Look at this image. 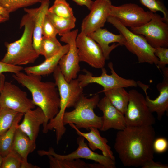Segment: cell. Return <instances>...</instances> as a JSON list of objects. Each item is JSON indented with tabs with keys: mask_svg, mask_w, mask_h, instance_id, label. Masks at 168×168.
I'll use <instances>...</instances> for the list:
<instances>
[{
	"mask_svg": "<svg viewBox=\"0 0 168 168\" xmlns=\"http://www.w3.org/2000/svg\"><path fill=\"white\" fill-rule=\"evenodd\" d=\"M141 167L142 168H168L167 165L154 162L153 160H151L146 162Z\"/></svg>",
	"mask_w": 168,
	"mask_h": 168,
	"instance_id": "obj_38",
	"label": "cell"
},
{
	"mask_svg": "<svg viewBox=\"0 0 168 168\" xmlns=\"http://www.w3.org/2000/svg\"><path fill=\"white\" fill-rule=\"evenodd\" d=\"M47 156L50 168H105L103 166L99 163H87L80 159H61L50 155Z\"/></svg>",
	"mask_w": 168,
	"mask_h": 168,
	"instance_id": "obj_26",
	"label": "cell"
},
{
	"mask_svg": "<svg viewBox=\"0 0 168 168\" xmlns=\"http://www.w3.org/2000/svg\"><path fill=\"white\" fill-rule=\"evenodd\" d=\"M3 157L0 155V168H1Z\"/></svg>",
	"mask_w": 168,
	"mask_h": 168,
	"instance_id": "obj_43",
	"label": "cell"
},
{
	"mask_svg": "<svg viewBox=\"0 0 168 168\" xmlns=\"http://www.w3.org/2000/svg\"><path fill=\"white\" fill-rule=\"evenodd\" d=\"M154 54L159 60L157 67L162 69L168 64V48L163 47L155 48Z\"/></svg>",
	"mask_w": 168,
	"mask_h": 168,
	"instance_id": "obj_34",
	"label": "cell"
},
{
	"mask_svg": "<svg viewBox=\"0 0 168 168\" xmlns=\"http://www.w3.org/2000/svg\"><path fill=\"white\" fill-rule=\"evenodd\" d=\"M41 77L21 72L13 73L12 75L15 80L30 91L33 103L44 112L45 121L43 125V131L49 121L58 114L60 109V98L55 82L43 81Z\"/></svg>",
	"mask_w": 168,
	"mask_h": 168,
	"instance_id": "obj_2",
	"label": "cell"
},
{
	"mask_svg": "<svg viewBox=\"0 0 168 168\" xmlns=\"http://www.w3.org/2000/svg\"><path fill=\"white\" fill-rule=\"evenodd\" d=\"M76 44L80 62H85L96 68L104 67L106 60L103 52L93 39L81 31L77 35Z\"/></svg>",
	"mask_w": 168,
	"mask_h": 168,
	"instance_id": "obj_14",
	"label": "cell"
},
{
	"mask_svg": "<svg viewBox=\"0 0 168 168\" xmlns=\"http://www.w3.org/2000/svg\"><path fill=\"white\" fill-rule=\"evenodd\" d=\"M10 13L0 6V15L9 19Z\"/></svg>",
	"mask_w": 168,
	"mask_h": 168,
	"instance_id": "obj_40",
	"label": "cell"
},
{
	"mask_svg": "<svg viewBox=\"0 0 168 168\" xmlns=\"http://www.w3.org/2000/svg\"><path fill=\"white\" fill-rule=\"evenodd\" d=\"M23 115L18 113L11 127L0 136V155L3 157L12 151L16 132Z\"/></svg>",
	"mask_w": 168,
	"mask_h": 168,
	"instance_id": "obj_25",
	"label": "cell"
},
{
	"mask_svg": "<svg viewBox=\"0 0 168 168\" xmlns=\"http://www.w3.org/2000/svg\"><path fill=\"white\" fill-rule=\"evenodd\" d=\"M131 31L143 36L153 47H168V23L160 15L152 14L151 20L139 27L130 28Z\"/></svg>",
	"mask_w": 168,
	"mask_h": 168,
	"instance_id": "obj_8",
	"label": "cell"
},
{
	"mask_svg": "<svg viewBox=\"0 0 168 168\" xmlns=\"http://www.w3.org/2000/svg\"><path fill=\"white\" fill-rule=\"evenodd\" d=\"M78 30L75 29L61 36L60 40L68 44L69 49L66 54L59 60L58 66L66 80L69 82L77 78L80 70L77 49L76 40Z\"/></svg>",
	"mask_w": 168,
	"mask_h": 168,
	"instance_id": "obj_10",
	"label": "cell"
},
{
	"mask_svg": "<svg viewBox=\"0 0 168 168\" xmlns=\"http://www.w3.org/2000/svg\"><path fill=\"white\" fill-rule=\"evenodd\" d=\"M107 21L124 36L126 40L124 46L137 56L139 63H146L157 66L159 60L154 54L155 48L148 43L143 36L133 33L114 17L109 16Z\"/></svg>",
	"mask_w": 168,
	"mask_h": 168,
	"instance_id": "obj_6",
	"label": "cell"
},
{
	"mask_svg": "<svg viewBox=\"0 0 168 168\" xmlns=\"http://www.w3.org/2000/svg\"><path fill=\"white\" fill-rule=\"evenodd\" d=\"M143 5L148 8L150 11L156 13L160 12L163 15L164 21L168 23V11L162 0H139Z\"/></svg>",
	"mask_w": 168,
	"mask_h": 168,
	"instance_id": "obj_32",
	"label": "cell"
},
{
	"mask_svg": "<svg viewBox=\"0 0 168 168\" xmlns=\"http://www.w3.org/2000/svg\"><path fill=\"white\" fill-rule=\"evenodd\" d=\"M1 105L0 104V109L1 108Z\"/></svg>",
	"mask_w": 168,
	"mask_h": 168,
	"instance_id": "obj_44",
	"label": "cell"
},
{
	"mask_svg": "<svg viewBox=\"0 0 168 168\" xmlns=\"http://www.w3.org/2000/svg\"><path fill=\"white\" fill-rule=\"evenodd\" d=\"M24 114V118L18 128L32 140L35 142L40 127L45 121V116L42 110L38 107Z\"/></svg>",
	"mask_w": 168,
	"mask_h": 168,
	"instance_id": "obj_20",
	"label": "cell"
},
{
	"mask_svg": "<svg viewBox=\"0 0 168 168\" xmlns=\"http://www.w3.org/2000/svg\"><path fill=\"white\" fill-rule=\"evenodd\" d=\"M154 152L162 153L166 152L168 148V141L164 137H160L155 138L153 143Z\"/></svg>",
	"mask_w": 168,
	"mask_h": 168,
	"instance_id": "obj_36",
	"label": "cell"
},
{
	"mask_svg": "<svg viewBox=\"0 0 168 168\" xmlns=\"http://www.w3.org/2000/svg\"><path fill=\"white\" fill-rule=\"evenodd\" d=\"M97 106L103 113L101 131H105L110 128L120 130L126 126L124 115L111 104L106 96L100 100Z\"/></svg>",
	"mask_w": 168,
	"mask_h": 168,
	"instance_id": "obj_17",
	"label": "cell"
},
{
	"mask_svg": "<svg viewBox=\"0 0 168 168\" xmlns=\"http://www.w3.org/2000/svg\"><path fill=\"white\" fill-rule=\"evenodd\" d=\"M43 0H0V6L10 13L32 5Z\"/></svg>",
	"mask_w": 168,
	"mask_h": 168,
	"instance_id": "obj_30",
	"label": "cell"
},
{
	"mask_svg": "<svg viewBox=\"0 0 168 168\" xmlns=\"http://www.w3.org/2000/svg\"><path fill=\"white\" fill-rule=\"evenodd\" d=\"M18 113L9 109L1 107L0 109V136L11 127Z\"/></svg>",
	"mask_w": 168,
	"mask_h": 168,
	"instance_id": "obj_31",
	"label": "cell"
},
{
	"mask_svg": "<svg viewBox=\"0 0 168 168\" xmlns=\"http://www.w3.org/2000/svg\"><path fill=\"white\" fill-rule=\"evenodd\" d=\"M48 12L57 16L66 18L75 17L72 8L66 0H55Z\"/></svg>",
	"mask_w": 168,
	"mask_h": 168,
	"instance_id": "obj_29",
	"label": "cell"
},
{
	"mask_svg": "<svg viewBox=\"0 0 168 168\" xmlns=\"http://www.w3.org/2000/svg\"><path fill=\"white\" fill-rule=\"evenodd\" d=\"M40 3V6L38 7L30 8H25L24 9V11L30 16L33 21V45L39 54L43 36L42 26L44 19L49 8L50 2L49 0H43Z\"/></svg>",
	"mask_w": 168,
	"mask_h": 168,
	"instance_id": "obj_19",
	"label": "cell"
},
{
	"mask_svg": "<svg viewBox=\"0 0 168 168\" xmlns=\"http://www.w3.org/2000/svg\"><path fill=\"white\" fill-rule=\"evenodd\" d=\"M129 100L124 116L127 126L152 125L156 119L150 110L145 97L136 90L128 92Z\"/></svg>",
	"mask_w": 168,
	"mask_h": 168,
	"instance_id": "obj_7",
	"label": "cell"
},
{
	"mask_svg": "<svg viewBox=\"0 0 168 168\" xmlns=\"http://www.w3.org/2000/svg\"><path fill=\"white\" fill-rule=\"evenodd\" d=\"M0 104L1 107L23 114L35 106L32 100L28 97L26 92L8 81H5L0 93Z\"/></svg>",
	"mask_w": 168,
	"mask_h": 168,
	"instance_id": "obj_13",
	"label": "cell"
},
{
	"mask_svg": "<svg viewBox=\"0 0 168 168\" xmlns=\"http://www.w3.org/2000/svg\"><path fill=\"white\" fill-rule=\"evenodd\" d=\"M22 161L20 156L12 150L3 157L1 168H21Z\"/></svg>",
	"mask_w": 168,
	"mask_h": 168,
	"instance_id": "obj_33",
	"label": "cell"
},
{
	"mask_svg": "<svg viewBox=\"0 0 168 168\" xmlns=\"http://www.w3.org/2000/svg\"><path fill=\"white\" fill-rule=\"evenodd\" d=\"M8 19L0 15V23L4 22Z\"/></svg>",
	"mask_w": 168,
	"mask_h": 168,
	"instance_id": "obj_42",
	"label": "cell"
},
{
	"mask_svg": "<svg viewBox=\"0 0 168 168\" xmlns=\"http://www.w3.org/2000/svg\"><path fill=\"white\" fill-rule=\"evenodd\" d=\"M36 148L35 142L31 140L18 127L16 132L12 150L18 153L22 161H27L29 154Z\"/></svg>",
	"mask_w": 168,
	"mask_h": 168,
	"instance_id": "obj_23",
	"label": "cell"
},
{
	"mask_svg": "<svg viewBox=\"0 0 168 168\" xmlns=\"http://www.w3.org/2000/svg\"><path fill=\"white\" fill-rule=\"evenodd\" d=\"M5 82V77L3 73L0 75V93L2 91Z\"/></svg>",
	"mask_w": 168,
	"mask_h": 168,
	"instance_id": "obj_41",
	"label": "cell"
},
{
	"mask_svg": "<svg viewBox=\"0 0 168 168\" xmlns=\"http://www.w3.org/2000/svg\"><path fill=\"white\" fill-rule=\"evenodd\" d=\"M156 133L152 125L126 126L116 133L114 148L125 166H142L153 160Z\"/></svg>",
	"mask_w": 168,
	"mask_h": 168,
	"instance_id": "obj_1",
	"label": "cell"
},
{
	"mask_svg": "<svg viewBox=\"0 0 168 168\" xmlns=\"http://www.w3.org/2000/svg\"><path fill=\"white\" fill-rule=\"evenodd\" d=\"M100 46L105 60L109 59L111 52L119 45H124L126 40L121 34H113L105 29L100 28L88 35Z\"/></svg>",
	"mask_w": 168,
	"mask_h": 168,
	"instance_id": "obj_18",
	"label": "cell"
},
{
	"mask_svg": "<svg viewBox=\"0 0 168 168\" xmlns=\"http://www.w3.org/2000/svg\"><path fill=\"white\" fill-rule=\"evenodd\" d=\"M123 87L107 90H102L98 93L103 92L111 104L124 115L129 100V94Z\"/></svg>",
	"mask_w": 168,
	"mask_h": 168,
	"instance_id": "obj_24",
	"label": "cell"
},
{
	"mask_svg": "<svg viewBox=\"0 0 168 168\" xmlns=\"http://www.w3.org/2000/svg\"><path fill=\"white\" fill-rule=\"evenodd\" d=\"M152 14L137 4L128 3L119 6L112 5L109 16L116 18L126 27L131 28L140 26L149 21Z\"/></svg>",
	"mask_w": 168,
	"mask_h": 168,
	"instance_id": "obj_11",
	"label": "cell"
},
{
	"mask_svg": "<svg viewBox=\"0 0 168 168\" xmlns=\"http://www.w3.org/2000/svg\"><path fill=\"white\" fill-rule=\"evenodd\" d=\"M68 44L63 45L61 49L57 54L47 59L41 63L37 65L25 68L24 70L26 73L39 76L47 75L53 73L58 65L61 58L68 51Z\"/></svg>",
	"mask_w": 168,
	"mask_h": 168,
	"instance_id": "obj_22",
	"label": "cell"
},
{
	"mask_svg": "<svg viewBox=\"0 0 168 168\" xmlns=\"http://www.w3.org/2000/svg\"><path fill=\"white\" fill-rule=\"evenodd\" d=\"M24 27L23 34L19 39L12 43H5L7 52L1 60L2 62L21 66L33 63L39 57L40 54L33 45V22L27 13L23 16L20 21V28Z\"/></svg>",
	"mask_w": 168,
	"mask_h": 168,
	"instance_id": "obj_4",
	"label": "cell"
},
{
	"mask_svg": "<svg viewBox=\"0 0 168 168\" xmlns=\"http://www.w3.org/2000/svg\"><path fill=\"white\" fill-rule=\"evenodd\" d=\"M77 5L80 6H85L90 10L94 1L92 0H72Z\"/></svg>",
	"mask_w": 168,
	"mask_h": 168,
	"instance_id": "obj_39",
	"label": "cell"
},
{
	"mask_svg": "<svg viewBox=\"0 0 168 168\" xmlns=\"http://www.w3.org/2000/svg\"><path fill=\"white\" fill-rule=\"evenodd\" d=\"M42 32L43 36L49 38L56 37L58 34L55 27L46 15L43 22Z\"/></svg>",
	"mask_w": 168,
	"mask_h": 168,
	"instance_id": "obj_35",
	"label": "cell"
},
{
	"mask_svg": "<svg viewBox=\"0 0 168 168\" xmlns=\"http://www.w3.org/2000/svg\"><path fill=\"white\" fill-rule=\"evenodd\" d=\"M46 16L56 28L58 34L61 36L75 27L76 19L66 18L57 16L48 12Z\"/></svg>",
	"mask_w": 168,
	"mask_h": 168,
	"instance_id": "obj_27",
	"label": "cell"
},
{
	"mask_svg": "<svg viewBox=\"0 0 168 168\" xmlns=\"http://www.w3.org/2000/svg\"><path fill=\"white\" fill-rule=\"evenodd\" d=\"M85 138L81 136L77 138L78 145L77 149L70 153L65 155L58 154L53 148H50L48 151L40 150L38 152L40 156L50 155L55 157L61 159L74 160L80 158L94 161L103 166L105 168H115L116 163L114 160L104 155L94 152L88 147L85 141Z\"/></svg>",
	"mask_w": 168,
	"mask_h": 168,
	"instance_id": "obj_12",
	"label": "cell"
},
{
	"mask_svg": "<svg viewBox=\"0 0 168 168\" xmlns=\"http://www.w3.org/2000/svg\"><path fill=\"white\" fill-rule=\"evenodd\" d=\"M24 69L21 66L11 65L0 61V75L5 72L16 73L21 72Z\"/></svg>",
	"mask_w": 168,
	"mask_h": 168,
	"instance_id": "obj_37",
	"label": "cell"
},
{
	"mask_svg": "<svg viewBox=\"0 0 168 168\" xmlns=\"http://www.w3.org/2000/svg\"><path fill=\"white\" fill-rule=\"evenodd\" d=\"M108 66L110 70V75L107 73L104 67L101 68L102 73L99 76H93L89 72L84 70L85 73L79 75L77 78L80 86L83 88L89 84L95 83L102 86L104 90L119 87H137V82L134 80L124 78L119 76L114 70L111 62L108 63Z\"/></svg>",
	"mask_w": 168,
	"mask_h": 168,
	"instance_id": "obj_9",
	"label": "cell"
},
{
	"mask_svg": "<svg viewBox=\"0 0 168 168\" xmlns=\"http://www.w3.org/2000/svg\"><path fill=\"white\" fill-rule=\"evenodd\" d=\"M98 94L88 98L82 95L77 101L74 110L66 112L63 117V125L72 123L78 129L84 128L87 130L91 127L100 130L102 124V117L97 115L94 109L100 100Z\"/></svg>",
	"mask_w": 168,
	"mask_h": 168,
	"instance_id": "obj_5",
	"label": "cell"
},
{
	"mask_svg": "<svg viewBox=\"0 0 168 168\" xmlns=\"http://www.w3.org/2000/svg\"><path fill=\"white\" fill-rule=\"evenodd\" d=\"M69 125L75 130L76 133L79 135L83 136L88 142L89 147L93 151L97 149L101 150L103 155L115 160V158L111 150V147L108 145L107 139L102 137L100 135L99 129L95 127H91L88 133H83L72 123Z\"/></svg>",
	"mask_w": 168,
	"mask_h": 168,
	"instance_id": "obj_21",
	"label": "cell"
},
{
	"mask_svg": "<svg viewBox=\"0 0 168 168\" xmlns=\"http://www.w3.org/2000/svg\"><path fill=\"white\" fill-rule=\"evenodd\" d=\"M56 37L49 38L42 36L39 51V54L43 56L47 59L54 56L63 47Z\"/></svg>",
	"mask_w": 168,
	"mask_h": 168,
	"instance_id": "obj_28",
	"label": "cell"
},
{
	"mask_svg": "<svg viewBox=\"0 0 168 168\" xmlns=\"http://www.w3.org/2000/svg\"><path fill=\"white\" fill-rule=\"evenodd\" d=\"M110 0L94 1L89 14L83 20L81 31L88 35L105 25L112 5Z\"/></svg>",
	"mask_w": 168,
	"mask_h": 168,
	"instance_id": "obj_15",
	"label": "cell"
},
{
	"mask_svg": "<svg viewBox=\"0 0 168 168\" xmlns=\"http://www.w3.org/2000/svg\"><path fill=\"white\" fill-rule=\"evenodd\" d=\"M163 79L158 83L156 88L159 92L158 96L154 100H152L148 96L147 90L149 86L144 84L140 81L137 82L138 85L145 93L147 104L150 111L156 113L159 120L162 119L165 113L168 111V68L165 67L161 69Z\"/></svg>",
	"mask_w": 168,
	"mask_h": 168,
	"instance_id": "obj_16",
	"label": "cell"
},
{
	"mask_svg": "<svg viewBox=\"0 0 168 168\" xmlns=\"http://www.w3.org/2000/svg\"><path fill=\"white\" fill-rule=\"evenodd\" d=\"M53 73L55 83L60 96V109L56 116L49 121L43 132L47 133L49 131L54 129L56 133V143L58 144L66 131L63 122L66 109L74 107L83 95V88L80 86L77 78L72 79L69 82H67L61 73L58 65Z\"/></svg>",
	"mask_w": 168,
	"mask_h": 168,
	"instance_id": "obj_3",
	"label": "cell"
}]
</instances>
